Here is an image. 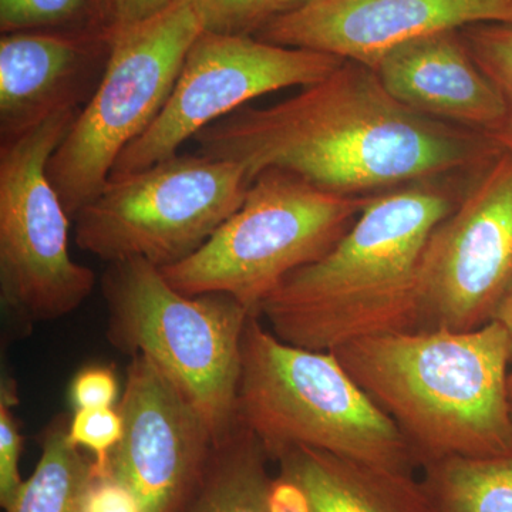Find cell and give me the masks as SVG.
<instances>
[{"label": "cell", "mask_w": 512, "mask_h": 512, "mask_svg": "<svg viewBox=\"0 0 512 512\" xmlns=\"http://www.w3.org/2000/svg\"><path fill=\"white\" fill-rule=\"evenodd\" d=\"M279 512H429L420 481L376 470L315 448L275 458Z\"/></svg>", "instance_id": "2e32d148"}, {"label": "cell", "mask_w": 512, "mask_h": 512, "mask_svg": "<svg viewBox=\"0 0 512 512\" xmlns=\"http://www.w3.org/2000/svg\"><path fill=\"white\" fill-rule=\"evenodd\" d=\"M510 400H511V412H512V379H510Z\"/></svg>", "instance_id": "f1b7e54d"}, {"label": "cell", "mask_w": 512, "mask_h": 512, "mask_svg": "<svg viewBox=\"0 0 512 512\" xmlns=\"http://www.w3.org/2000/svg\"><path fill=\"white\" fill-rule=\"evenodd\" d=\"M69 421L60 414L42 431V456L6 512H84L94 463L70 440Z\"/></svg>", "instance_id": "ac0fdd59"}, {"label": "cell", "mask_w": 512, "mask_h": 512, "mask_svg": "<svg viewBox=\"0 0 512 512\" xmlns=\"http://www.w3.org/2000/svg\"><path fill=\"white\" fill-rule=\"evenodd\" d=\"M101 291L111 345L124 355L150 357L197 407L215 446L228 439L238 429L247 309L221 293L178 292L143 259L109 264Z\"/></svg>", "instance_id": "5b68a950"}, {"label": "cell", "mask_w": 512, "mask_h": 512, "mask_svg": "<svg viewBox=\"0 0 512 512\" xmlns=\"http://www.w3.org/2000/svg\"><path fill=\"white\" fill-rule=\"evenodd\" d=\"M494 320H498L501 325L504 326L505 329L510 332L512 338V289L511 292L508 293L507 298L501 302V305L498 306L497 312H495ZM510 379H512V370Z\"/></svg>", "instance_id": "83f0119b"}, {"label": "cell", "mask_w": 512, "mask_h": 512, "mask_svg": "<svg viewBox=\"0 0 512 512\" xmlns=\"http://www.w3.org/2000/svg\"><path fill=\"white\" fill-rule=\"evenodd\" d=\"M343 62L329 53L279 46L249 35L202 32L185 56L164 109L121 153L110 177L177 156L185 141L248 101L288 87L311 86Z\"/></svg>", "instance_id": "30bf717a"}, {"label": "cell", "mask_w": 512, "mask_h": 512, "mask_svg": "<svg viewBox=\"0 0 512 512\" xmlns=\"http://www.w3.org/2000/svg\"><path fill=\"white\" fill-rule=\"evenodd\" d=\"M306 0H195L204 32L249 35Z\"/></svg>", "instance_id": "7402d4cb"}, {"label": "cell", "mask_w": 512, "mask_h": 512, "mask_svg": "<svg viewBox=\"0 0 512 512\" xmlns=\"http://www.w3.org/2000/svg\"><path fill=\"white\" fill-rule=\"evenodd\" d=\"M123 436V417L119 409L74 410L69 421V437L77 447L93 454L94 470L109 473L111 453Z\"/></svg>", "instance_id": "cb8c5ba5"}, {"label": "cell", "mask_w": 512, "mask_h": 512, "mask_svg": "<svg viewBox=\"0 0 512 512\" xmlns=\"http://www.w3.org/2000/svg\"><path fill=\"white\" fill-rule=\"evenodd\" d=\"M456 205L429 181L370 195L346 234L286 276L259 318L276 338L316 352L416 330L424 249Z\"/></svg>", "instance_id": "7a4b0ae2"}, {"label": "cell", "mask_w": 512, "mask_h": 512, "mask_svg": "<svg viewBox=\"0 0 512 512\" xmlns=\"http://www.w3.org/2000/svg\"><path fill=\"white\" fill-rule=\"evenodd\" d=\"M423 467L429 512H512V453L450 457Z\"/></svg>", "instance_id": "d6986e66"}, {"label": "cell", "mask_w": 512, "mask_h": 512, "mask_svg": "<svg viewBox=\"0 0 512 512\" xmlns=\"http://www.w3.org/2000/svg\"><path fill=\"white\" fill-rule=\"evenodd\" d=\"M488 23H512V0H309L266 23L259 39L372 69L409 40Z\"/></svg>", "instance_id": "4fadbf2b"}, {"label": "cell", "mask_w": 512, "mask_h": 512, "mask_svg": "<svg viewBox=\"0 0 512 512\" xmlns=\"http://www.w3.org/2000/svg\"><path fill=\"white\" fill-rule=\"evenodd\" d=\"M113 32L5 33L0 40V140L57 111L82 110L96 92Z\"/></svg>", "instance_id": "5bb4252c"}, {"label": "cell", "mask_w": 512, "mask_h": 512, "mask_svg": "<svg viewBox=\"0 0 512 512\" xmlns=\"http://www.w3.org/2000/svg\"><path fill=\"white\" fill-rule=\"evenodd\" d=\"M511 289L512 153L501 151L427 242L416 330L483 328Z\"/></svg>", "instance_id": "8fae6325"}, {"label": "cell", "mask_w": 512, "mask_h": 512, "mask_svg": "<svg viewBox=\"0 0 512 512\" xmlns=\"http://www.w3.org/2000/svg\"><path fill=\"white\" fill-rule=\"evenodd\" d=\"M466 45L503 96L507 109L503 126L488 140L501 151L512 153V23L470 26Z\"/></svg>", "instance_id": "44dd1931"}, {"label": "cell", "mask_w": 512, "mask_h": 512, "mask_svg": "<svg viewBox=\"0 0 512 512\" xmlns=\"http://www.w3.org/2000/svg\"><path fill=\"white\" fill-rule=\"evenodd\" d=\"M306 2H309V0H306ZM306 2H305V3H306Z\"/></svg>", "instance_id": "f546056e"}, {"label": "cell", "mask_w": 512, "mask_h": 512, "mask_svg": "<svg viewBox=\"0 0 512 512\" xmlns=\"http://www.w3.org/2000/svg\"><path fill=\"white\" fill-rule=\"evenodd\" d=\"M18 403V383L13 377L3 375L0 382V505L5 511L9 510L25 481L19 471L23 437L18 417L12 410Z\"/></svg>", "instance_id": "603a6c76"}, {"label": "cell", "mask_w": 512, "mask_h": 512, "mask_svg": "<svg viewBox=\"0 0 512 512\" xmlns=\"http://www.w3.org/2000/svg\"><path fill=\"white\" fill-rule=\"evenodd\" d=\"M175 0H110L113 30L127 28L156 15Z\"/></svg>", "instance_id": "4316f807"}, {"label": "cell", "mask_w": 512, "mask_h": 512, "mask_svg": "<svg viewBox=\"0 0 512 512\" xmlns=\"http://www.w3.org/2000/svg\"><path fill=\"white\" fill-rule=\"evenodd\" d=\"M80 110L57 111L20 136L0 140V301L15 333L70 315L96 275L69 252L70 217L47 164Z\"/></svg>", "instance_id": "9c48e42d"}, {"label": "cell", "mask_w": 512, "mask_h": 512, "mask_svg": "<svg viewBox=\"0 0 512 512\" xmlns=\"http://www.w3.org/2000/svg\"><path fill=\"white\" fill-rule=\"evenodd\" d=\"M202 32L195 0H175L151 18L113 30L99 86L47 164L70 220L99 194L121 153L156 121Z\"/></svg>", "instance_id": "52a82bcc"}, {"label": "cell", "mask_w": 512, "mask_h": 512, "mask_svg": "<svg viewBox=\"0 0 512 512\" xmlns=\"http://www.w3.org/2000/svg\"><path fill=\"white\" fill-rule=\"evenodd\" d=\"M252 180L235 161L184 154L111 175L73 218L77 247L107 264L165 268L194 254L241 207Z\"/></svg>", "instance_id": "ba28073f"}, {"label": "cell", "mask_w": 512, "mask_h": 512, "mask_svg": "<svg viewBox=\"0 0 512 512\" xmlns=\"http://www.w3.org/2000/svg\"><path fill=\"white\" fill-rule=\"evenodd\" d=\"M96 16L113 26L109 0H0V29L5 33L55 32L76 28L80 32H113L96 25Z\"/></svg>", "instance_id": "ffe728a7"}, {"label": "cell", "mask_w": 512, "mask_h": 512, "mask_svg": "<svg viewBox=\"0 0 512 512\" xmlns=\"http://www.w3.org/2000/svg\"><path fill=\"white\" fill-rule=\"evenodd\" d=\"M372 70L394 100L421 116L474 128L487 138L504 124L503 96L454 32L393 47Z\"/></svg>", "instance_id": "9a60e30c"}, {"label": "cell", "mask_w": 512, "mask_h": 512, "mask_svg": "<svg viewBox=\"0 0 512 512\" xmlns=\"http://www.w3.org/2000/svg\"><path fill=\"white\" fill-rule=\"evenodd\" d=\"M94 463V461H93ZM84 512H143L134 495L111 473L93 468L92 480L84 497Z\"/></svg>", "instance_id": "484cf974"}, {"label": "cell", "mask_w": 512, "mask_h": 512, "mask_svg": "<svg viewBox=\"0 0 512 512\" xmlns=\"http://www.w3.org/2000/svg\"><path fill=\"white\" fill-rule=\"evenodd\" d=\"M119 412L123 436L109 471L143 512H177L215 447L207 421L183 390L144 355L131 356Z\"/></svg>", "instance_id": "7c38bea8"}, {"label": "cell", "mask_w": 512, "mask_h": 512, "mask_svg": "<svg viewBox=\"0 0 512 512\" xmlns=\"http://www.w3.org/2000/svg\"><path fill=\"white\" fill-rule=\"evenodd\" d=\"M369 197L333 194L286 171L266 170L200 249L161 272L178 292L221 293L259 316L286 276L318 261L346 234Z\"/></svg>", "instance_id": "8992f818"}, {"label": "cell", "mask_w": 512, "mask_h": 512, "mask_svg": "<svg viewBox=\"0 0 512 512\" xmlns=\"http://www.w3.org/2000/svg\"><path fill=\"white\" fill-rule=\"evenodd\" d=\"M333 353L421 466L512 453V338L498 320L468 332L384 333Z\"/></svg>", "instance_id": "3957f363"}, {"label": "cell", "mask_w": 512, "mask_h": 512, "mask_svg": "<svg viewBox=\"0 0 512 512\" xmlns=\"http://www.w3.org/2000/svg\"><path fill=\"white\" fill-rule=\"evenodd\" d=\"M264 447L238 427L217 444L177 512H279Z\"/></svg>", "instance_id": "e0dca14e"}, {"label": "cell", "mask_w": 512, "mask_h": 512, "mask_svg": "<svg viewBox=\"0 0 512 512\" xmlns=\"http://www.w3.org/2000/svg\"><path fill=\"white\" fill-rule=\"evenodd\" d=\"M251 316L242 339L238 427L274 461L315 448L376 470L413 477L416 453L333 352L289 345Z\"/></svg>", "instance_id": "277c9868"}, {"label": "cell", "mask_w": 512, "mask_h": 512, "mask_svg": "<svg viewBox=\"0 0 512 512\" xmlns=\"http://www.w3.org/2000/svg\"><path fill=\"white\" fill-rule=\"evenodd\" d=\"M197 153L235 161L254 181L281 170L346 197L427 183L487 156L481 138L394 100L375 72L345 60L269 107H242L194 138Z\"/></svg>", "instance_id": "6da1fadb"}, {"label": "cell", "mask_w": 512, "mask_h": 512, "mask_svg": "<svg viewBox=\"0 0 512 512\" xmlns=\"http://www.w3.org/2000/svg\"><path fill=\"white\" fill-rule=\"evenodd\" d=\"M119 393V379L110 366L83 367L70 384V402L74 410L113 407Z\"/></svg>", "instance_id": "d4e9b609"}]
</instances>
